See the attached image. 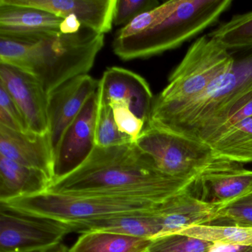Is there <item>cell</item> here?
Instances as JSON below:
<instances>
[{"instance_id":"1","label":"cell","mask_w":252,"mask_h":252,"mask_svg":"<svg viewBox=\"0 0 252 252\" xmlns=\"http://www.w3.org/2000/svg\"><path fill=\"white\" fill-rule=\"evenodd\" d=\"M194 181L165 175L135 143L101 148L48 191L73 195L132 197L162 203L189 189Z\"/></svg>"},{"instance_id":"2","label":"cell","mask_w":252,"mask_h":252,"mask_svg":"<svg viewBox=\"0 0 252 252\" xmlns=\"http://www.w3.org/2000/svg\"><path fill=\"white\" fill-rule=\"evenodd\" d=\"M104 45V35L88 28L0 36V63L34 77L49 94L67 81L88 74Z\"/></svg>"},{"instance_id":"3","label":"cell","mask_w":252,"mask_h":252,"mask_svg":"<svg viewBox=\"0 0 252 252\" xmlns=\"http://www.w3.org/2000/svg\"><path fill=\"white\" fill-rule=\"evenodd\" d=\"M233 64L231 51L209 34L197 39L171 73L167 86L154 97L148 122L155 126L197 99Z\"/></svg>"},{"instance_id":"4","label":"cell","mask_w":252,"mask_h":252,"mask_svg":"<svg viewBox=\"0 0 252 252\" xmlns=\"http://www.w3.org/2000/svg\"><path fill=\"white\" fill-rule=\"evenodd\" d=\"M231 0H178L169 16L145 32L125 39L114 38V54L124 61L145 59L173 49L212 26Z\"/></svg>"},{"instance_id":"5","label":"cell","mask_w":252,"mask_h":252,"mask_svg":"<svg viewBox=\"0 0 252 252\" xmlns=\"http://www.w3.org/2000/svg\"><path fill=\"white\" fill-rule=\"evenodd\" d=\"M0 203L72 226L123 215L157 214L161 204L132 197L73 195L48 191Z\"/></svg>"},{"instance_id":"6","label":"cell","mask_w":252,"mask_h":252,"mask_svg":"<svg viewBox=\"0 0 252 252\" xmlns=\"http://www.w3.org/2000/svg\"><path fill=\"white\" fill-rule=\"evenodd\" d=\"M231 52L233 64L226 73L197 99L167 120L151 127L191 138L207 122L252 90V46L231 50Z\"/></svg>"},{"instance_id":"7","label":"cell","mask_w":252,"mask_h":252,"mask_svg":"<svg viewBox=\"0 0 252 252\" xmlns=\"http://www.w3.org/2000/svg\"><path fill=\"white\" fill-rule=\"evenodd\" d=\"M135 144L165 175L194 181L217 160L207 144L189 137L145 126Z\"/></svg>"},{"instance_id":"8","label":"cell","mask_w":252,"mask_h":252,"mask_svg":"<svg viewBox=\"0 0 252 252\" xmlns=\"http://www.w3.org/2000/svg\"><path fill=\"white\" fill-rule=\"evenodd\" d=\"M70 225L25 213L1 203L0 252H23L62 243Z\"/></svg>"},{"instance_id":"9","label":"cell","mask_w":252,"mask_h":252,"mask_svg":"<svg viewBox=\"0 0 252 252\" xmlns=\"http://www.w3.org/2000/svg\"><path fill=\"white\" fill-rule=\"evenodd\" d=\"M189 191L202 201L222 207L252 193V170L242 163L217 159L194 180Z\"/></svg>"},{"instance_id":"10","label":"cell","mask_w":252,"mask_h":252,"mask_svg":"<svg viewBox=\"0 0 252 252\" xmlns=\"http://www.w3.org/2000/svg\"><path fill=\"white\" fill-rule=\"evenodd\" d=\"M98 108L97 91L63 134L55 153V181L77 169L95 149Z\"/></svg>"},{"instance_id":"11","label":"cell","mask_w":252,"mask_h":252,"mask_svg":"<svg viewBox=\"0 0 252 252\" xmlns=\"http://www.w3.org/2000/svg\"><path fill=\"white\" fill-rule=\"evenodd\" d=\"M0 86L15 101L31 132L41 135L49 132L48 94L34 77L14 66L0 63Z\"/></svg>"},{"instance_id":"12","label":"cell","mask_w":252,"mask_h":252,"mask_svg":"<svg viewBox=\"0 0 252 252\" xmlns=\"http://www.w3.org/2000/svg\"><path fill=\"white\" fill-rule=\"evenodd\" d=\"M99 81L82 75L48 94V121L54 155L66 129L77 117L88 98L98 89Z\"/></svg>"},{"instance_id":"13","label":"cell","mask_w":252,"mask_h":252,"mask_svg":"<svg viewBox=\"0 0 252 252\" xmlns=\"http://www.w3.org/2000/svg\"><path fill=\"white\" fill-rule=\"evenodd\" d=\"M98 91L99 104L123 103L147 125L154 96L142 76L122 67H109L99 80Z\"/></svg>"},{"instance_id":"14","label":"cell","mask_w":252,"mask_h":252,"mask_svg":"<svg viewBox=\"0 0 252 252\" xmlns=\"http://www.w3.org/2000/svg\"><path fill=\"white\" fill-rule=\"evenodd\" d=\"M0 156L41 171L53 183L55 181V155L49 132H20L0 125Z\"/></svg>"},{"instance_id":"15","label":"cell","mask_w":252,"mask_h":252,"mask_svg":"<svg viewBox=\"0 0 252 252\" xmlns=\"http://www.w3.org/2000/svg\"><path fill=\"white\" fill-rule=\"evenodd\" d=\"M5 3L49 11L64 19L74 16L82 26L101 34L113 26L117 0H2Z\"/></svg>"},{"instance_id":"16","label":"cell","mask_w":252,"mask_h":252,"mask_svg":"<svg viewBox=\"0 0 252 252\" xmlns=\"http://www.w3.org/2000/svg\"><path fill=\"white\" fill-rule=\"evenodd\" d=\"M219 209L194 197L189 189L181 191L159 206L157 215L161 218L163 228L156 238L193 225H210L216 221Z\"/></svg>"},{"instance_id":"17","label":"cell","mask_w":252,"mask_h":252,"mask_svg":"<svg viewBox=\"0 0 252 252\" xmlns=\"http://www.w3.org/2000/svg\"><path fill=\"white\" fill-rule=\"evenodd\" d=\"M64 19L49 11L0 0V36L60 32Z\"/></svg>"},{"instance_id":"18","label":"cell","mask_w":252,"mask_h":252,"mask_svg":"<svg viewBox=\"0 0 252 252\" xmlns=\"http://www.w3.org/2000/svg\"><path fill=\"white\" fill-rule=\"evenodd\" d=\"M52 184L41 171L0 156V203L42 194Z\"/></svg>"},{"instance_id":"19","label":"cell","mask_w":252,"mask_h":252,"mask_svg":"<svg viewBox=\"0 0 252 252\" xmlns=\"http://www.w3.org/2000/svg\"><path fill=\"white\" fill-rule=\"evenodd\" d=\"M72 226V225H71ZM73 232L83 234L92 231L115 233L129 237L154 240L161 232V218L157 214L123 215L98 220L72 226Z\"/></svg>"},{"instance_id":"20","label":"cell","mask_w":252,"mask_h":252,"mask_svg":"<svg viewBox=\"0 0 252 252\" xmlns=\"http://www.w3.org/2000/svg\"><path fill=\"white\" fill-rule=\"evenodd\" d=\"M153 240L115 233L92 231L81 234L70 252H146Z\"/></svg>"},{"instance_id":"21","label":"cell","mask_w":252,"mask_h":252,"mask_svg":"<svg viewBox=\"0 0 252 252\" xmlns=\"http://www.w3.org/2000/svg\"><path fill=\"white\" fill-rule=\"evenodd\" d=\"M250 117H252V90L207 122L191 139L211 145L234 125Z\"/></svg>"},{"instance_id":"22","label":"cell","mask_w":252,"mask_h":252,"mask_svg":"<svg viewBox=\"0 0 252 252\" xmlns=\"http://www.w3.org/2000/svg\"><path fill=\"white\" fill-rule=\"evenodd\" d=\"M209 147L217 159L252 163V117L234 125Z\"/></svg>"},{"instance_id":"23","label":"cell","mask_w":252,"mask_h":252,"mask_svg":"<svg viewBox=\"0 0 252 252\" xmlns=\"http://www.w3.org/2000/svg\"><path fill=\"white\" fill-rule=\"evenodd\" d=\"M176 233L201 239L211 243H231L252 246V227L211 224L193 225Z\"/></svg>"},{"instance_id":"24","label":"cell","mask_w":252,"mask_h":252,"mask_svg":"<svg viewBox=\"0 0 252 252\" xmlns=\"http://www.w3.org/2000/svg\"><path fill=\"white\" fill-rule=\"evenodd\" d=\"M209 35L228 51L252 46V11L234 16Z\"/></svg>"},{"instance_id":"25","label":"cell","mask_w":252,"mask_h":252,"mask_svg":"<svg viewBox=\"0 0 252 252\" xmlns=\"http://www.w3.org/2000/svg\"><path fill=\"white\" fill-rule=\"evenodd\" d=\"M129 143L134 141L130 137L119 130L115 122L112 107L99 104L95 129V146L107 148Z\"/></svg>"},{"instance_id":"26","label":"cell","mask_w":252,"mask_h":252,"mask_svg":"<svg viewBox=\"0 0 252 252\" xmlns=\"http://www.w3.org/2000/svg\"><path fill=\"white\" fill-rule=\"evenodd\" d=\"M212 243L175 233L153 240L147 252H209Z\"/></svg>"},{"instance_id":"27","label":"cell","mask_w":252,"mask_h":252,"mask_svg":"<svg viewBox=\"0 0 252 252\" xmlns=\"http://www.w3.org/2000/svg\"><path fill=\"white\" fill-rule=\"evenodd\" d=\"M178 0H170L157 8L140 14L116 33L114 38L125 39L139 34L166 18L176 8Z\"/></svg>"},{"instance_id":"28","label":"cell","mask_w":252,"mask_h":252,"mask_svg":"<svg viewBox=\"0 0 252 252\" xmlns=\"http://www.w3.org/2000/svg\"><path fill=\"white\" fill-rule=\"evenodd\" d=\"M218 220L228 221L236 226L252 227V193L220 208Z\"/></svg>"},{"instance_id":"29","label":"cell","mask_w":252,"mask_h":252,"mask_svg":"<svg viewBox=\"0 0 252 252\" xmlns=\"http://www.w3.org/2000/svg\"><path fill=\"white\" fill-rule=\"evenodd\" d=\"M0 125L17 132L30 131L21 110L2 86H0Z\"/></svg>"},{"instance_id":"30","label":"cell","mask_w":252,"mask_h":252,"mask_svg":"<svg viewBox=\"0 0 252 252\" xmlns=\"http://www.w3.org/2000/svg\"><path fill=\"white\" fill-rule=\"evenodd\" d=\"M160 5L156 0H117L113 25L125 27L135 17Z\"/></svg>"},{"instance_id":"31","label":"cell","mask_w":252,"mask_h":252,"mask_svg":"<svg viewBox=\"0 0 252 252\" xmlns=\"http://www.w3.org/2000/svg\"><path fill=\"white\" fill-rule=\"evenodd\" d=\"M109 105L113 109L115 122L119 130L130 137L135 143L144 129L145 122L135 116L123 103L113 102Z\"/></svg>"},{"instance_id":"32","label":"cell","mask_w":252,"mask_h":252,"mask_svg":"<svg viewBox=\"0 0 252 252\" xmlns=\"http://www.w3.org/2000/svg\"><path fill=\"white\" fill-rule=\"evenodd\" d=\"M209 252H252V246L231 243H213Z\"/></svg>"},{"instance_id":"33","label":"cell","mask_w":252,"mask_h":252,"mask_svg":"<svg viewBox=\"0 0 252 252\" xmlns=\"http://www.w3.org/2000/svg\"><path fill=\"white\" fill-rule=\"evenodd\" d=\"M83 27L81 22L74 16H70L64 19L60 32L64 33H75L82 29Z\"/></svg>"},{"instance_id":"34","label":"cell","mask_w":252,"mask_h":252,"mask_svg":"<svg viewBox=\"0 0 252 252\" xmlns=\"http://www.w3.org/2000/svg\"><path fill=\"white\" fill-rule=\"evenodd\" d=\"M23 252H70V248L67 247L64 243L62 242V243H57V244L48 246V247Z\"/></svg>"},{"instance_id":"35","label":"cell","mask_w":252,"mask_h":252,"mask_svg":"<svg viewBox=\"0 0 252 252\" xmlns=\"http://www.w3.org/2000/svg\"></svg>"}]
</instances>
